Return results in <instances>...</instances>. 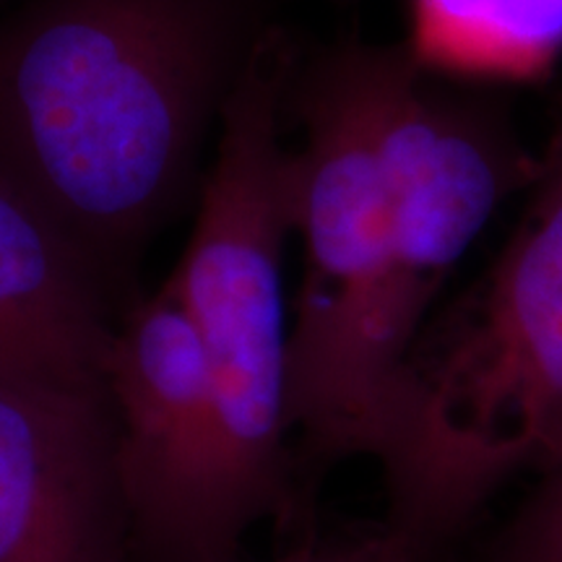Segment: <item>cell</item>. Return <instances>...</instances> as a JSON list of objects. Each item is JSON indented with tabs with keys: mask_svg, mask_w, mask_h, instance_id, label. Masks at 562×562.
<instances>
[{
	"mask_svg": "<svg viewBox=\"0 0 562 562\" xmlns=\"http://www.w3.org/2000/svg\"><path fill=\"white\" fill-rule=\"evenodd\" d=\"M269 0H30L0 24V180L123 297L191 193Z\"/></svg>",
	"mask_w": 562,
	"mask_h": 562,
	"instance_id": "cell-1",
	"label": "cell"
},
{
	"mask_svg": "<svg viewBox=\"0 0 562 562\" xmlns=\"http://www.w3.org/2000/svg\"><path fill=\"white\" fill-rule=\"evenodd\" d=\"M396 47L344 45L294 74V232L305 248L286 351V425L300 492L334 463L402 469L412 355L435 300L482 235L451 201L396 186L383 138Z\"/></svg>",
	"mask_w": 562,
	"mask_h": 562,
	"instance_id": "cell-2",
	"label": "cell"
},
{
	"mask_svg": "<svg viewBox=\"0 0 562 562\" xmlns=\"http://www.w3.org/2000/svg\"><path fill=\"white\" fill-rule=\"evenodd\" d=\"M294 74L292 42L273 24L224 104L193 235L170 277L209 364V562H237L252 526L294 521L305 510L286 425L290 326L281 269L297 195V151L281 144Z\"/></svg>",
	"mask_w": 562,
	"mask_h": 562,
	"instance_id": "cell-3",
	"label": "cell"
},
{
	"mask_svg": "<svg viewBox=\"0 0 562 562\" xmlns=\"http://www.w3.org/2000/svg\"><path fill=\"white\" fill-rule=\"evenodd\" d=\"M562 456V140L505 243L412 355V427L389 524L435 552L492 492Z\"/></svg>",
	"mask_w": 562,
	"mask_h": 562,
	"instance_id": "cell-4",
	"label": "cell"
},
{
	"mask_svg": "<svg viewBox=\"0 0 562 562\" xmlns=\"http://www.w3.org/2000/svg\"><path fill=\"white\" fill-rule=\"evenodd\" d=\"M108 391L136 562H209L211 389L199 328L172 279L117 321Z\"/></svg>",
	"mask_w": 562,
	"mask_h": 562,
	"instance_id": "cell-5",
	"label": "cell"
},
{
	"mask_svg": "<svg viewBox=\"0 0 562 562\" xmlns=\"http://www.w3.org/2000/svg\"><path fill=\"white\" fill-rule=\"evenodd\" d=\"M0 562H136L110 391L0 383Z\"/></svg>",
	"mask_w": 562,
	"mask_h": 562,
	"instance_id": "cell-6",
	"label": "cell"
},
{
	"mask_svg": "<svg viewBox=\"0 0 562 562\" xmlns=\"http://www.w3.org/2000/svg\"><path fill=\"white\" fill-rule=\"evenodd\" d=\"M123 311L79 248L0 180V383L108 391Z\"/></svg>",
	"mask_w": 562,
	"mask_h": 562,
	"instance_id": "cell-7",
	"label": "cell"
},
{
	"mask_svg": "<svg viewBox=\"0 0 562 562\" xmlns=\"http://www.w3.org/2000/svg\"><path fill=\"white\" fill-rule=\"evenodd\" d=\"M432 53L474 63H533L562 45V0H414Z\"/></svg>",
	"mask_w": 562,
	"mask_h": 562,
	"instance_id": "cell-8",
	"label": "cell"
},
{
	"mask_svg": "<svg viewBox=\"0 0 562 562\" xmlns=\"http://www.w3.org/2000/svg\"><path fill=\"white\" fill-rule=\"evenodd\" d=\"M490 562H562V456L537 474V484L518 505Z\"/></svg>",
	"mask_w": 562,
	"mask_h": 562,
	"instance_id": "cell-9",
	"label": "cell"
},
{
	"mask_svg": "<svg viewBox=\"0 0 562 562\" xmlns=\"http://www.w3.org/2000/svg\"><path fill=\"white\" fill-rule=\"evenodd\" d=\"M432 550L385 521L383 526L328 537H305L273 562H430Z\"/></svg>",
	"mask_w": 562,
	"mask_h": 562,
	"instance_id": "cell-10",
	"label": "cell"
}]
</instances>
